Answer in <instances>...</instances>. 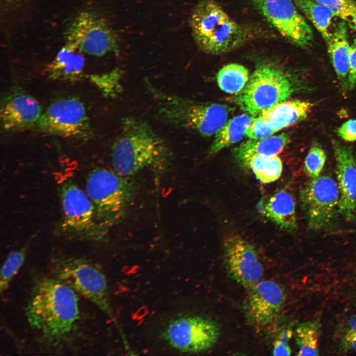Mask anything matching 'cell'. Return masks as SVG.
<instances>
[{
	"label": "cell",
	"mask_w": 356,
	"mask_h": 356,
	"mask_svg": "<svg viewBox=\"0 0 356 356\" xmlns=\"http://www.w3.org/2000/svg\"><path fill=\"white\" fill-rule=\"evenodd\" d=\"M338 135L344 140L353 141L356 140V120H349L338 129Z\"/></svg>",
	"instance_id": "e575fe53"
},
{
	"label": "cell",
	"mask_w": 356,
	"mask_h": 356,
	"mask_svg": "<svg viewBox=\"0 0 356 356\" xmlns=\"http://www.w3.org/2000/svg\"><path fill=\"white\" fill-rule=\"evenodd\" d=\"M349 20L356 30V2L355 1L353 4Z\"/></svg>",
	"instance_id": "8d00e7d4"
},
{
	"label": "cell",
	"mask_w": 356,
	"mask_h": 356,
	"mask_svg": "<svg viewBox=\"0 0 356 356\" xmlns=\"http://www.w3.org/2000/svg\"><path fill=\"white\" fill-rule=\"evenodd\" d=\"M194 40L200 49L217 55L241 46L247 40L245 29L214 0H200L190 19Z\"/></svg>",
	"instance_id": "3957f363"
},
{
	"label": "cell",
	"mask_w": 356,
	"mask_h": 356,
	"mask_svg": "<svg viewBox=\"0 0 356 356\" xmlns=\"http://www.w3.org/2000/svg\"><path fill=\"white\" fill-rule=\"evenodd\" d=\"M80 51L75 46L67 44L58 53L55 59L48 67L52 78L75 80L81 76L84 59Z\"/></svg>",
	"instance_id": "7402d4cb"
},
{
	"label": "cell",
	"mask_w": 356,
	"mask_h": 356,
	"mask_svg": "<svg viewBox=\"0 0 356 356\" xmlns=\"http://www.w3.org/2000/svg\"><path fill=\"white\" fill-rule=\"evenodd\" d=\"M285 299L284 290L276 282L260 281L249 289L243 304L247 320L257 327L270 323L280 311Z\"/></svg>",
	"instance_id": "9a60e30c"
},
{
	"label": "cell",
	"mask_w": 356,
	"mask_h": 356,
	"mask_svg": "<svg viewBox=\"0 0 356 356\" xmlns=\"http://www.w3.org/2000/svg\"></svg>",
	"instance_id": "74e56055"
},
{
	"label": "cell",
	"mask_w": 356,
	"mask_h": 356,
	"mask_svg": "<svg viewBox=\"0 0 356 356\" xmlns=\"http://www.w3.org/2000/svg\"><path fill=\"white\" fill-rule=\"evenodd\" d=\"M292 334V331L289 329L282 331L274 342L272 355L273 356H290L291 349L288 344Z\"/></svg>",
	"instance_id": "d6a6232c"
},
{
	"label": "cell",
	"mask_w": 356,
	"mask_h": 356,
	"mask_svg": "<svg viewBox=\"0 0 356 356\" xmlns=\"http://www.w3.org/2000/svg\"><path fill=\"white\" fill-rule=\"evenodd\" d=\"M337 162L339 212L346 219H356V159L350 147L333 142Z\"/></svg>",
	"instance_id": "2e32d148"
},
{
	"label": "cell",
	"mask_w": 356,
	"mask_h": 356,
	"mask_svg": "<svg viewBox=\"0 0 356 356\" xmlns=\"http://www.w3.org/2000/svg\"><path fill=\"white\" fill-rule=\"evenodd\" d=\"M337 183L328 176L312 178L301 191L300 199L310 228L319 229L332 222L338 210Z\"/></svg>",
	"instance_id": "8fae6325"
},
{
	"label": "cell",
	"mask_w": 356,
	"mask_h": 356,
	"mask_svg": "<svg viewBox=\"0 0 356 356\" xmlns=\"http://www.w3.org/2000/svg\"><path fill=\"white\" fill-rule=\"evenodd\" d=\"M329 8L335 14L344 20H349L354 1L353 0H314Z\"/></svg>",
	"instance_id": "1f68e13d"
},
{
	"label": "cell",
	"mask_w": 356,
	"mask_h": 356,
	"mask_svg": "<svg viewBox=\"0 0 356 356\" xmlns=\"http://www.w3.org/2000/svg\"><path fill=\"white\" fill-rule=\"evenodd\" d=\"M244 168L251 169L261 182L268 183L279 178L283 165L277 155L254 156L248 161Z\"/></svg>",
	"instance_id": "484cf974"
},
{
	"label": "cell",
	"mask_w": 356,
	"mask_h": 356,
	"mask_svg": "<svg viewBox=\"0 0 356 356\" xmlns=\"http://www.w3.org/2000/svg\"><path fill=\"white\" fill-rule=\"evenodd\" d=\"M313 104L307 101L293 100L277 104L261 115L278 132L305 119Z\"/></svg>",
	"instance_id": "ffe728a7"
},
{
	"label": "cell",
	"mask_w": 356,
	"mask_h": 356,
	"mask_svg": "<svg viewBox=\"0 0 356 356\" xmlns=\"http://www.w3.org/2000/svg\"><path fill=\"white\" fill-rule=\"evenodd\" d=\"M329 57L340 81L348 87L349 49L347 28L343 21L337 25L325 40Z\"/></svg>",
	"instance_id": "d6986e66"
},
{
	"label": "cell",
	"mask_w": 356,
	"mask_h": 356,
	"mask_svg": "<svg viewBox=\"0 0 356 356\" xmlns=\"http://www.w3.org/2000/svg\"><path fill=\"white\" fill-rule=\"evenodd\" d=\"M122 123L121 133L112 149L114 171L131 178L145 169L166 170L172 160L171 151L150 125L134 116L124 118Z\"/></svg>",
	"instance_id": "7a4b0ae2"
},
{
	"label": "cell",
	"mask_w": 356,
	"mask_h": 356,
	"mask_svg": "<svg viewBox=\"0 0 356 356\" xmlns=\"http://www.w3.org/2000/svg\"><path fill=\"white\" fill-rule=\"evenodd\" d=\"M356 86V38L354 39L349 49V70L348 88L353 89Z\"/></svg>",
	"instance_id": "836d02e7"
},
{
	"label": "cell",
	"mask_w": 356,
	"mask_h": 356,
	"mask_svg": "<svg viewBox=\"0 0 356 356\" xmlns=\"http://www.w3.org/2000/svg\"><path fill=\"white\" fill-rule=\"evenodd\" d=\"M65 37L67 44L89 55L101 56L119 51L118 36L94 12L86 11L76 15L68 24Z\"/></svg>",
	"instance_id": "9c48e42d"
},
{
	"label": "cell",
	"mask_w": 356,
	"mask_h": 356,
	"mask_svg": "<svg viewBox=\"0 0 356 356\" xmlns=\"http://www.w3.org/2000/svg\"><path fill=\"white\" fill-rule=\"evenodd\" d=\"M289 140V135L285 133L263 139H251L235 148L233 155L237 162L244 168L248 161L254 156L277 155Z\"/></svg>",
	"instance_id": "44dd1931"
},
{
	"label": "cell",
	"mask_w": 356,
	"mask_h": 356,
	"mask_svg": "<svg viewBox=\"0 0 356 356\" xmlns=\"http://www.w3.org/2000/svg\"><path fill=\"white\" fill-rule=\"evenodd\" d=\"M277 132L262 115L257 116L247 128L245 135L250 139H260L272 136Z\"/></svg>",
	"instance_id": "f546056e"
},
{
	"label": "cell",
	"mask_w": 356,
	"mask_h": 356,
	"mask_svg": "<svg viewBox=\"0 0 356 356\" xmlns=\"http://www.w3.org/2000/svg\"><path fill=\"white\" fill-rule=\"evenodd\" d=\"M339 348L344 354L356 352V332L339 337Z\"/></svg>",
	"instance_id": "d590c367"
},
{
	"label": "cell",
	"mask_w": 356,
	"mask_h": 356,
	"mask_svg": "<svg viewBox=\"0 0 356 356\" xmlns=\"http://www.w3.org/2000/svg\"><path fill=\"white\" fill-rule=\"evenodd\" d=\"M259 206L261 213L281 228L290 231L296 228L295 203L287 190L278 191Z\"/></svg>",
	"instance_id": "ac0fdd59"
},
{
	"label": "cell",
	"mask_w": 356,
	"mask_h": 356,
	"mask_svg": "<svg viewBox=\"0 0 356 356\" xmlns=\"http://www.w3.org/2000/svg\"><path fill=\"white\" fill-rule=\"evenodd\" d=\"M326 155L325 151L320 146H312L306 157L304 170L306 173L312 178L319 176L325 165Z\"/></svg>",
	"instance_id": "f1b7e54d"
},
{
	"label": "cell",
	"mask_w": 356,
	"mask_h": 356,
	"mask_svg": "<svg viewBox=\"0 0 356 356\" xmlns=\"http://www.w3.org/2000/svg\"><path fill=\"white\" fill-rule=\"evenodd\" d=\"M297 7L320 33L325 41L331 32L330 28L334 13L326 6L314 0H293Z\"/></svg>",
	"instance_id": "cb8c5ba5"
},
{
	"label": "cell",
	"mask_w": 356,
	"mask_h": 356,
	"mask_svg": "<svg viewBox=\"0 0 356 356\" xmlns=\"http://www.w3.org/2000/svg\"><path fill=\"white\" fill-rule=\"evenodd\" d=\"M0 112L2 126L12 131L28 129L37 124L42 114L39 102L21 92L11 94L4 99Z\"/></svg>",
	"instance_id": "e0dca14e"
},
{
	"label": "cell",
	"mask_w": 356,
	"mask_h": 356,
	"mask_svg": "<svg viewBox=\"0 0 356 356\" xmlns=\"http://www.w3.org/2000/svg\"><path fill=\"white\" fill-rule=\"evenodd\" d=\"M51 269L55 278L92 302L116 323L107 280L94 263L82 257L61 255L52 259Z\"/></svg>",
	"instance_id": "8992f818"
},
{
	"label": "cell",
	"mask_w": 356,
	"mask_h": 356,
	"mask_svg": "<svg viewBox=\"0 0 356 356\" xmlns=\"http://www.w3.org/2000/svg\"><path fill=\"white\" fill-rule=\"evenodd\" d=\"M156 103V115L163 122L205 136L216 134L227 122L230 112L225 105L199 103L163 91Z\"/></svg>",
	"instance_id": "5b68a950"
},
{
	"label": "cell",
	"mask_w": 356,
	"mask_h": 356,
	"mask_svg": "<svg viewBox=\"0 0 356 356\" xmlns=\"http://www.w3.org/2000/svg\"><path fill=\"white\" fill-rule=\"evenodd\" d=\"M31 328L48 348H59L71 340L80 312L76 292L57 278L36 279L25 309Z\"/></svg>",
	"instance_id": "6da1fadb"
},
{
	"label": "cell",
	"mask_w": 356,
	"mask_h": 356,
	"mask_svg": "<svg viewBox=\"0 0 356 356\" xmlns=\"http://www.w3.org/2000/svg\"><path fill=\"white\" fill-rule=\"evenodd\" d=\"M122 71L117 69L109 74L103 75L99 77L98 82L103 91L108 95H116L122 90L120 85V78Z\"/></svg>",
	"instance_id": "4dcf8cb0"
},
{
	"label": "cell",
	"mask_w": 356,
	"mask_h": 356,
	"mask_svg": "<svg viewBox=\"0 0 356 356\" xmlns=\"http://www.w3.org/2000/svg\"><path fill=\"white\" fill-rule=\"evenodd\" d=\"M85 107L78 99L56 100L42 113L37 123L43 132L65 136L79 134L87 127Z\"/></svg>",
	"instance_id": "5bb4252c"
},
{
	"label": "cell",
	"mask_w": 356,
	"mask_h": 356,
	"mask_svg": "<svg viewBox=\"0 0 356 356\" xmlns=\"http://www.w3.org/2000/svg\"><path fill=\"white\" fill-rule=\"evenodd\" d=\"M225 267L229 276L247 289L262 277L263 267L254 246L237 234H230L223 243Z\"/></svg>",
	"instance_id": "4fadbf2b"
},
{
	"label": "cell",
	"mask_w": 356,
	"mask_h": 356,
	"mask_svg": "<svg viewBox=\"0 0 356 356\" xmlns=\"http://www.w3.org/2000/svg\"><path fill=\"white\" fill-rule=\"evenodd\" d=\"M220 334V328L215 321L199 316L176 319L170 323L166 332L169 344L185 353L209 350L216 343Z\"/></svg>",
	"instance_id": "7c38bea8"
},
{
	"label": "cell",
	"mask_w": 356,
	"mask_h": 356,
	"mask_svg": "<svg viewBox=\"0 0 356 356\" xmlns=\"http://www.w3.org/2000/svg\"><path fill=\"white\" fill-rule=\"evenodd\" d=\"M293 91L287 75L275 66L262 64L256 69L236 100L241 109L257 116L286 100Z\"/></svg>",
	"instance_id": "52a82bcc"
},
{
	"label": "cell",
	"mask_w": 356,
	"mask_h": 356,
	"mask_svg": "<svg viewBox=\"0 0 356 356\" xmlns=\"http://www.w3.org/2000/svg\"><path fill=\"white\" fill-rule=\"evenodd\" d=\"M62 211L61 227L72 237L88 241L102 239L107 231L98 222L94 206L87 192L71 181L60 189Z\"/></svg>",
	"instance_id": "ba28073f"
},
{
	"label": "cell",
	"mask_w": 356,
	"mask_h": 356,
	"mask_svg": "<svg viewBox=\"0 0 356 356\" xmlns=\"http://www.w3.org/2000/svg\"><path fill=\"white\" fill-rule=\"evenodd\" d=\"M27 248L23 247L20 249L10 253L2 266L0 276V291L4 292L9 283L23 265L26 255Z\"/></svg>",
	"instance_id": "83f0119b"
},
{
	"label": "cell",
	"mask_w": 356,
	"mask_h": 356,
	"mask_svg": "<svg viewBox=\"0 0 356 356\" xmlns=\"http://www.w3.org/2000/svg\"><path fill=\"white\" fill-rule=\"evenodd\" d=\"M249 79V71L245 66L235 63L224 66L219 71L217 80L220 89L231 94L240 93Z\"/></svg>",
	"instance_id": "4316f807"
},
{
	"label": "cell",
	"mask_w": 356,
	"mask_h": 356,
	"mask_svg": "<svg viewBox=\"0 0 356 356\" xmlns=\"http://www.w3.org/2000/svg\"><path fill=\"white\" fill-rule=\"evenodd\" d=\"M253 117L242 114L228 120L224 126L215 134L208 151L209 155H214L223 148L240 141Z\"/></svg>",
	"instance_id": "603a6c76"
},
{
	"label": "cell",
	"mask_w": 356,
	"mask_h": 356,
	"mask_svg": "<svg viewBox=\"0 0 356 356\" xmlns=\"http://www.w3.org/2000/svg\"><path fill=\"white\" fill-rule=\"evenodd\" d=\"M86 187L97 220L106 231L122 219L137 193L136 185L131 178L104 168L89 172Z\"/></svg>",
	"instance_id": "277c9868"
},
{
	"label": "cell",
	"mask_w": 356,
	"mask_h": 356,
	"mask_svg": "<svg viewBox=\"0 0 356 356\" xmlns=\"http://www.w3.org/2000/svg\"><path fill=\"white\" fill-rule=\"evenodd\" d=\"M320 320L316 317L299 324L294 331L298 356L319 355Z\"/></svg>",
	"instance_id": "d4e9b609"
},
{
	"label": "cell",
	"mask_w": 356,
	"mask_h": 356,
	"mask_svg": "<svg viewBox=\"0 0 356 356\" xmlns=\"http://www.w3.org/2000/svg\"><path fill=\"white\" fill-rule=\"evenodd\" d=\"M265 19L294 44L307 47L313 40L312 29L293 0H252Z\"/></svg>",
	"instance_id": "30bf717a"
}]
</instances>
